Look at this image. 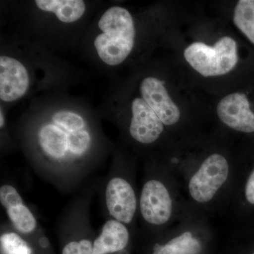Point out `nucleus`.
I'll list each match as a JSON object with an SVG mask.
<instances>
[{
    "mask_svg": "<svg viewBox=\"0 0 254 254\" xmlns=\"http://www.w3.org/2000/svg\"><path fill=\"white\" fill-rule=\"evenodd\" d=\"M32 141L39 173L56 186H76L88 175L95 138L81 114L55 112L34 128Z\"/></svg>",
    "mask_w": 254,
    "mask_h": 254,
    "instance_id": "nucleus-1",
    "label": "nucleus"
},
{
    "mask_svg": "<svg viewBox=\"0 0 254 254\" xmlns=\"http://www.w3.org/2000/svg\"><path fill=\"white\" fill-rule=\"evenodd\" d=\"M179 190L171 173L147 174L138 195V215L148 230L166 231L180 216Z\"/></svg>",
    "mask_w": 254,
    "mask_h": 254,
    "instance_id": "nucleus-2",
    "label": "nucleus"
},
{
    "mask_svg": "<svg viewBox=\"0 0 254 254\" xmlns=\"http://www.w3.org/2000/svg\"><path fill=\"white\" fill-rule=\"evenodd\" d=\"M176 174L182 179L189 203L197 208H207L218 201L232 176L230 161L219 153L207 155L190 170Z\"/></svg>",
    "mask_w": 254,
    "mask_h": 254,
    "instance_id": "nucleus-3",
    "label": "nucleus"
},
{
    "mask_svg": "<svg viewBox=\"0 0 254 254\" xmlns=\"http://www.w3.org/2000/svg\"><path fill=\"white\" fill-rule=\"evenodd\" d=\"M100 33L94 47L100 59L110 66L124 63L134 46L136 29L131 13L125 7H110L98 21Z\"/></svg>",
    "mask_w": 254,
    "mask_h": 254,
    "instance_id": "nucleus-4",
    "label": "nucleus"
},
{
    "mask_svg": "<svg viewBox=\"0 0 254 254\" xmlns=\"http://www.w3.org/2000/svg\"><path fill=\"white\" fill-rule=\"evenodd\" d=\"M184 55L190 66L205 77L226 74L239 60L236 41L228 36L220 38L213 46L200 42L192 43Z\"/></svg>",
    "mask_w": 254,
    "mask_h": 254,
    "instance_id": "nucleus-5",
    "label": "nucleus"
},
{
    "mask_svg": "<svg viewBox=\"0 0 254 254\" xmlns=\"http://www.w3.org/2000/svg\"><path fill=\"white\" fill-rule=\"evenodd\" d=\"M105 203L110 218L131 228L138 215V195L131 175L111 174L105 186Z\"/></svg>",
    "mask_w": 254,
    "mask_h": 254,
    "instance_id": "nucleus-6",
    "label": "nucleus"
},
{
    "mask_svg": "<svg viewBox=\"0 0 254 254\" xmlns=\"http://www.w3.org/2000/svg\"><path fill=\"white\" fill-rule=\"evenodd\" d=\"M168 231L154 244L151 254H201L203 237L210 230L200 219L189 215Z\"/></svg>",
    "mask_w": 254,
    "mask_h": 254,
    "instance_id": "nucleus-7",
    "label": "nucleus"
},
{
    "mask_svg": "<svg viewBox=\"0 0 254 254\" xmlns=\"http://www.w3.org/2000/svg\"><path fill=\"white\" fill-rule=\"evenodd\" d=\"M88 202L78 200L65 217L61 231L66 236L62 254H92L93 240L89 218Z\"/></svg>",
    "mask_w": 254,
    "mask_h": 254,
    "instance_id": "nucleus-8",
    "label": "nucleus"
},
{
    "mask_svg": "<svg viewBox=\"0 0 254 254\" xmlns=\"http://www.w3.org/2000/svg\"><path fill=\"white\" fill-rule=\"evenodd\" d=\"M0 203L6 210L11 227L23 237H31L39 230L34 214L25 203L16 187L4 184L0 187Z\"/></svg>",
    "mask_w": 254,
    "mask_h": 254,
    "instance_id": "nucleus-9",
    "label": "nucleus"
},
{
    "mask_svg": "<svg viewBox=\"0 0 254 254\" xmlns=\"http://www.w3.org/2000/svg\"><path fill=\"white\" fill-rule=\"evenodd\" d=\"M164 129L165 125L144 100L135 98L131 103V119L128 127L131 138L140 144H153L162 136Z\"/></svg>",
    "mask_w": 254,
    "mask_h": 254,
    "instance_id": "nucleus-10",
    "label": "nucleus"
},
{
    "mask_svg": "<svg viewBox=\"0 0 254 254\" xmlns=\"http://www.w3.org/2000/svg\"><path fill=\"white\" fill-rule=\"evenodd\" d=\"M140 93L165 126H174L180 121V110L169 95L164 81L153 76L145 78L140 85Z\"/></svg>",
    "mask_w": 254,
    "mask_h": 254,
    "instance_id": "nucleus-11",
    "label": "nucleus"
},
{
    "mask_svg": "<svg viewBox=\"0 0 254 254\" xmlns=\"http://www.w3.org/2000/svg\"><path fill=\"white\" fill-rule=\"evenodd\" d=\"M30 77L27 68L19 60L1 55L0 58V99L12 103L27 93Z\"/></svg>",
    "mask_w": 254,
    "mask_h": 254,
    "instance_id": "nucleus-12",
    "label": "nucleus"
},
{
    "mask_svg": "<svg viewBox=\"0 0 254 254\" xmlns=\"http://www.w3.org/2000/svg\"><path fill=\"white\" fill-rule=\"evenodd\" d=\"M217 113L224 125L242 133H254V113L246 95L233 93L226 95L217 107Z\"/></svg>",
    "mask_w": 254,
    "mask_h": 254,
    "instance_id": "nucleus-13",
    "label": "nucleus"
},
{
    "mask_svg": "<svg viewBox=\"0 0 254 254\" xmlns=\"http://www.w3.org/2000/svg\"><path fill=\"white\" fill-rule=\"evenodd\" d=\"M131 227L109 219L93 241L92 254H123L131 242Z\"/></svg>",
    "mask_w": 254,
    "mask_h": 254,
    "instance_id": "nucleus-14",
    "label": "nucleus"
},
{
    "mask_svg": "<svg viewBox=\"0 0 254 254\" xmlns=\"http://www.w3.org/2000/svg\"><path fill=\"white\" fill-rule=\"evenodd\" d=\"M38 9L53 13L61 22H76L86 12V5L81 0H36Z\"/></svg>",
    "mask_w": 254,
    "mask_h": 254,
    "instance_id": "nucleus-15",
    "label": "nucleus"
},
{
    "mask_svg": "<svg viewBox=\"0 0 254 254\" xmlns=\"http://www.w3.org/2000/svg\"><path fill=\"white\" fill-rule=\"evenodd\" d=\"M0 246L3 254H33V250L26 237L15 230L11 225L1 230Z\"/></svg>",
    "mask_w": 254,
    "mask_h": 254,
    "instance_id": "nucleus-16",
    "label": "nucleus"
},
{
    "mask_svg": "<svg viewBox=\"0 0 254 254\" xmlns=\"http://www.w3.org/2000/svg\"><path fill=\"white\" fill-rule=\"evenodd\" d=\"M234 23L254 44V0H240L235 6Z\"/></svg>",
    "mask_w": 254,
    "mask_h": 254,
    "instance_id": "nucleus-17",
    "label": "nucleus"
},
{
    "mask_svg": "<svg viewBox=\"0 0 254 254\" xmlns=\"http://www.w3.org/2000/svg\"><path fill=\"white\" fill-rule=\"evenodd\" d=\"M242 198L247 205L254 208V167L245 177L242 187Z\"/></svg>",
    "mask_w": 254,
    "mask_h": 254,
    "instance_id": "nucleus-18",
    "label": "nucleus"
},
{
    "mask_svg": "<svg viewBox=\"0 0 254 254\" xmlns=\"http://www.w3.org/2000/svg\"><path fill=\"white\" fill-rule=\"evenodd\" d=\"M4 125V116L2 115V111L1 110V113H0V127L2 128Z\"/></svg>",
    "mask_w": 254,
    "mask_h": 254,
    "instance_id": "nucleus-19",
    "label": "nucleus"
},
{
    "mask_svg": "<svg viewBox=\"0 0 254 254\" xmlns=\"http://www.w3.org/2000/svg\"></svg>",
    "mask_w": 254,
    "mask_h": 254,
    "instance_id": "nucleus-20",
    "label": "nucleus"
}]
</instances>
